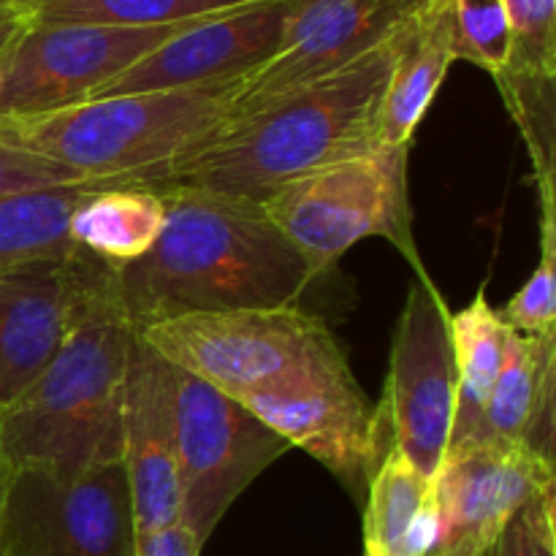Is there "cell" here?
I'll return each instance as SVG.
<instances>
[{"instance_id": "obj_25", "label": "cell", "mask_w": 556, "mask_h": 556, "mask_svg": "<svg viewBox=\"0 0 556 556\" xmlns=\"http://www.w3.org/2000/svg\"><path fill=\"white\" fill-rule=\"evenodd\" d=\"M454 58L497 76L508 68L510 27L503 0H451Z\"/></svg>"}, {"instance_id": "obj_33", "label": "cell", "mask_w": 556, "mask_h": 556, "mask_svg": "<svg viewBox=\"0 0 556 556\" xmlns=\"http://www.w3.org/2000/svg\"><path fill=\"white\" fill-rule=\"evenodd\" d=\"M22 3H25V0H0V9H14V11H20Z\"/></svg>"}, {"instance_id": "obj_14", "label": "cell", "mask_w": 556, "mask_h": 556, "mask_svg": "<svg viewBox=\"0 0 556 556\" xmlns=\"http://www.w3.org/2000/svg\"><path fill=\"white\" fill-rule=\"evenodd\" d=\"M293 5L296 0H258L195 22L136 60L90 98L182 90L239 79L275 54Z\"/></svg>"}, {"instance_id": "obj_28", "label": "cell", "mask_w": 556, "mask_h": 556, "mask_svg": "<svg viewBox=\"0 0 556 556\" xmlns=\"http://www.w3.org/2000/svg\"><path fill=\"white\" fill-rule=\"evenodd\" d=\"M556 489L538 494L514 516L489 556H556Z\"/></svg>"}, {"instance_id": "obj_5", "label": "cell", "mask_w": 556, "mask_h": 556, "mask_svg": "<svg viewBox=\"0 0 556 556\" xmlns=\"http://www.w3.org/2000/svg\"><path fill=\"white\" fill-rule=\"evenodd\" d=\"M405 166L407 150L375 147L291 179L266 195L261 210L307 261L315 280L367 237L391 239L416 261Z\"/></svg>"}, {"instance_id": "obj_12", "label": "cell", "mask_w": 556, "mask_h": 556, "mask_svg": "<svg viewBox=\"0 0 556 556\" xmlns=\"http://www.w3.org/2000/svg\"><path fill=\"white\" fill-rule=\"evenodd\" d=\"M427 0H296L275 54L242 76L226 123L318 81L405 25Z\"/></svg>"}, {"instance_id": "obj_22", "label": "cell", "mask_w": 556, "mask_h": 556, "mask_svg": "<svg viewBox=\"0 0 556 556\" xmlns=\"http://www.w3.org/2000/svg\"><path fill=\"white\" fill-rule=\"evenodd\" d=\"M258 0H25V22L43 25L161 27L206 20Z\"/></svg>"}, {"instance_id": "obj_17", "label": "cell", "mask_w": 556, "mask_h": 556, "mask_svg": "<svg viewBox=\"0 0 556 556\" xmlns=\"http://www.w3.org/2000/svg\"><path fill=\"white\" fill-rule=\"evenodd\" d=\"M508 329V326H505ZM556 331H505L503 364L483 416L481 443L521 445L554 465Z\"/></svg>"}, {"instance_id": "obj_9", "label": "cell", "mask_w": 556, "mask_h": 556, "mask_svg": "<svg viewBox=\"0 0 556 556\" xmlns=\"http://www.w3.org/2000/svg\"><path fill=\"white\" fill-rule=\"evenodd\" d=\"M195 22L161 27L22 22L0 49V117L41 114L87 101L136 60Z\"/></svg>"}, {"instance_id": "obj_1", "label": "cell", "mask_w": 556, "mask_h": 556, "mask_svg": "<svg viewBox=\"0 0 556 556\" xmlns=\"http://www.w3.org/2000/svg\"><path fill=\"white\" fill-rule=\"evenodd\" d=\"M166 223L150 253L114 269V293L136 331L190 313L291 307L315 282L307 261L258 201L157 185Z\"/></svg>"}, {"instance_id": "obj_11", "label": "cell", "mask_w": 556, "mask_h": 556, "mask_svg": "<svg viewBox=\"0 0 556 556\" xmlns=\"http://www.w3.org/2000/svg\"><path fill=\"white\" fill-rule=\"evenodd\" d=\"M456 410V364L451 345V313L443 293L427 275L407 291L394 331L383 421L394 448L407 456L427 481H434L451 443Z\"/></svg>"}, {"instance_id": "obj_8", "label": "cell", "mask_w": 556, "mask_h": 556, "mask_svg": "<svg viewBox=\"0 0 556 556\" xmlns=\"http://www.w3.org/2000/svg\"><path fill=\"white\" fill-rule=\"evenodd\" d=\"M237 402L351 489L369 481L391 448L383 413L356 383L342 348Z\"/></svg>"}, {"instance_id": "obj_3", "label": "cell", "mask_w": 556, "mask_h": 556, "mask_svg": "<svg viewBox=\"0 0 556 556\" xmlns=\"http://www.w3.org/2000/svg\"><path fill=\"white\" fill-rule=\"evenodd\" d=\"M136 329L103 266L36 380L0 413V448L9 472L38 470L76 478L123 456V394Z\"/></svg>"}, {"instance_id": "obj_24", "label": "cell", "mask_w": 556, "mask_h": 556, "mask_svg": "<svg viewBox=\"0 0 556 556\" xmlns=\"http://www.w3.org/2000/svg\"><path fill=\"white\" fill-rule=\"evenodd\" d=\"M505 98L510 117L521 128L535 166V188L541 193L543 217H554V85L556 76L510 71L492 76Z\"/></svg>"}, {"instance_id": "obj_27", "label": "cell", "mask_w": 556, "mask_h": 556, "mask_svg": "<svg viewBox=\"0 0 556 556\" xmlns=\"http://www.w3.org/2000/svg\"><path fill=\"white\" fill-rule=\"evenodd\" d=\"M503 3L510 27L508 68L556 76V0H503Z\"/></svg>"}, {"instance_id": "obj_26", "label": "cell", "mask_w": 556, "mask_h": 556, "mask_svg": "<svg viewBox=\"0 0 556 556\" xmlns=\"http://www.w3.org/2000/svg\"><path fill=\"white\" fill-rule=\"evenodd\" d=\"M556 220L543 217L541 220V264L530 275L516 296L503 309H497L500 320L510 331L527 337L552 334L556 320Z\"/></svg>"}, {"instance_id": "obj_29", "label": "cell", "mask_w": 556, "mask_h": 556, "mask_svg": "<svg viewBox=\"0 0 556 556\" xmlns=\"http://www.w3.org/2000/svg\"><path fill=\"white\" fill-rule=\"evenodd\" d=\"M63 185H87L68 168L47 161V157L30 155L16 147L0 144V195L22 193V190L63 188Z\"/></svg>"}, {"instance_id": "obj_13", "label": "cell", "mask_w": 556, "mask_h": 556, "mask_svg": "<svg viewBox=\"0 0 556 556\" xmlns=\"http://www.w3.org/2000/svg\"><path fill=\"white\" fill-rule=\"evenodd\" d=\"M552 462L521 445L472 443L445 451L434 476L440 538L432 556H486L538 494L554 489Z\"/></svg>"}, {"instance_id": "obj_34", "label": "cell", "mask_w": 556, "mask_h": 556, "mask_svg": "<svg viewBox=\"0 0 556 556\" xmlns=\"http://www.w3.org/2000/svg\"><path fill=\"white\" fill-rule=\"evenodd\" d=\"M364 556H375L372 552H367V548H364Z\"/></svg>"}, {"instance_id": "obj_6", "label": "cell", "mask_w": 556, "mask_h": 556, "mask_svg": "<svg viewBox=\"0 0 556 556\" xmlns=\"http://www.w3.org/2000/svg\"><path fill=\"white\" fill-rule=\"evenodd\" d=\"M139 337L168 364L231 400L342 348L329 326L299 304L179 315L147 326Z\"/></svg>"}, {"instance_id": "obj_23", "label": "cell", "mask_w": 556, "mask_h": 556, "mask_svg": "<svg viewBox=\"0 0 556 556\" xmlns=\"http://www.w3.org/2000/svg\"><path fill=\"white\" fill-rule=\"evenodd\" d=\"M367 510H364V548L375 556H400L402 541L424 500L432 492V481L391 445L378 470L367 481Z\"/></svg>"}, {"instance_id": "obj_20", "label": "cell", "mask_w": 556, "mask_h": 556, "mask_svg": "<svg viewBox=\"0 0 556 556\" xmlns=\"http://www.w3.org/2000/svg\"><path fill=\"white\" fill-rule=\"evenodd\" d=\"M505 324L486 299V286L476 299L451 315V345L456 364V410L448 448L481 443L483 416L503 364Z\"/></svg>"}, {"instance_id": "obj_15", "label": "cell", "mask_w": 556, "mask_h": 556, "mask_svg": "<svg viewBox=\"0 0 556 556\" xmlns=\"http://www.w3.org/2000/svg\"><path fill=\"white\" fill-rule=\"evenodd\" d=\"M101 269L76 250L0 271V413L52 362Z\"/></svg>"}, {"instance_id": "obj_21", "label": "cell", "mask_w": 556, "mask_h": 556, "mask_svg": "<svg viewBox=\"0 0 556 556\" xmlns=\"http://www.w3.org/2000/svg\"><path fill=\"white\" fill-rule=\"evenodd\" d=\"M98 188L106 185H63L0 195V271L74 255L76 248L68 239L71 215Z\"/></svg>"}, {"instance_id": "obj_19", "label": "cell", "mask_w": 556, "mask_h": 556, "mask_svg": "<svg viewBox=\"0 0 556 556\" xmlns=\"http://www.w3.org/2000/svg\"><path fill=\"white\" fill-rule=\"evenodd\" d=\"M163 223L166 201L157 185H106L76 206L68 239L109 269H125L150 253Z\"/></svg>"}, {"instance_id": "obj_7", "label": "cell", "mask_w": 556, "mask_h": 556, "mask_svg": "<svg viewBox=\"0 0 556 556\" xmlns=\"http://www.w3.org/2000/svg\"><path fill=\"white\" fill-rule=\"evenodd\" d=\"M179 521L210 541L239 494L291 445L237 400L172 364Z\"/></svg>"}, {"instance_id": "obj_4", "label": "cell", "mask_w": 556, "mask_h": 556, "mask_svg": "<svg viewBox=\"0 0 556 556\" xmlns=\"http://www.w3.org/2000/svg\"><path fill=\"white\" fill-rule=\"evenodd\" d=\"M239 85L242 76L0 117V144L47 157L85 182L161 185L226 123Z\"/></svg>"}, {"instance_id": "obj_2", "label": "cell", "mask_w": 556, "mask_h": 556, "mask_svg": "<svg viewBox=\"0 0 556 556\" xmlns=\"http://www.w3.org/2000/svg\"><path fill=\"white\" fill-rule=\"evenodd\" d=\"M410 20L345 68L223 123L161 185H188L261 204L302 174L375 150L380 101Z\"/></svg>"}, {"instance_id": "obj_32", "label": "cell", "mask_w": 556, "mask_h": 556, "mask_svg": "<svg viewBox=\"0 0 556 556\" xmlns=\"http://www.w3.org/2000/svg\"><path fill=\"white\" fill-rule=\"evenodd\" d=\"M9 467H5L3 459V448H0V521H3V505H5V489H9Z\"/></svg>"}, {"instance_id": "obj_10", "label": "cell", "mask_w": 556, "mask_h": 556, "mask_svg": "<svg viewBox=\"0 0 556 556\" xmlns=\"http://www.w3.org/2000/svg\"><path fill=\"white\" fill-rule=\"evenodd\" d=\"M0 556H136L123 459L76 478L11 472Z\"/></svg>"}, {"instance_id": "obj_35", "label": "cell", "mask_w": 556, "mask_h": 556, "mask_svg": "<svg viewBox=\"0 0 556 556\" xmlns=\"http://www.w3.org/2000/svg\"><path fill=\"white\" fill-rule=\"evenodd\" d=\"M486 556H489V554H486Z\"/></svg>"}, {"instance_id": "obj_30", "label": "cell", "mask_w": 556, "mask_h": 556, "mask_svg": "<svg viewBox=\"0 0 556 556\" xmlns=\"http://www.w3.org/2000/svg\"><path fill=\"white\" fill-rule=\"evenodd\" d=\"M201 543L195 541L193 532L177 521L161 532L139 538L136 541V556H199Z\"/></svg>"}, {"instance_id": "obj_16", "label": "cell", "mask_w": 556, "mask_h": 556, "mask_svg": "<svg viewBox=\"0 0 556 556\" xmlns=\"http://www.w3.org/2000/svg\"><path fill=\"white\" fill-rule=\"evenodd\" d=\"M123 467L128 476L134 530L139 538L179 521L177 434H174L172 364L136 331L123 394Z\"/></svg>"}, {"instance_id": "obj_31", "label": "cell", "mask_w": 556, "mask_h": 556, "mask_svg": "<svg viewBox=\"0 0 556 556\" xmlns=\"http://www.w3.org/2000/svg\"><path fill=\"white\" fill-rule=\"evenodd\" d=\"M25 22V16H22V11H14V9H0V49L9 43V38L14 36L16 30H20V25Z\"/></svg>"}, {"instance_id": "obj_18", "label": "cell", "mask_w": 556, "mask_h": 556, "mask_svg": "<svg viewBox=\"0 0 556 556\" xmlns=\"http://www.w3.org/2000/svg\"><path fill=\"white\" fill-rule=\"evenodd\" d=\"M454 5L427 0L405 33L380 101L378 147L407 150L454 63Z\"/></svg>"}]
</instances>
